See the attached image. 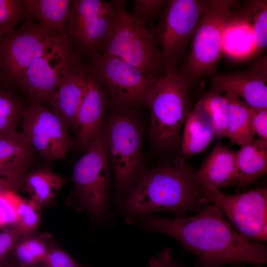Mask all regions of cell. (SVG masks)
I'll use <instances>...</instances> for the list:
<instances>
[{
    "instance_id": "cell-1",
    "label": "cell",
    "mask_w": 267,
    "mask_h": 267,
    "mask_svg": "<svg viewBox=\"0 0 267 267\" xmlns=\"http://www.w3.org/2000/svg\"><path fill=\"white\" fill-rule=\"evenodd\" d=\"M135 221L145 232L163 233L176 238L196 256L198 267L245 263L262 266L267 263V247L239 233L213 204L191 217L167 219L147 214Z\"/></svg>"
},
{
    "instance_id": "cell-2",
    "label": "cell",
    "mask_w": 267,
    "mask_h": 267,
    "mask_svg": "<svg viewBox=\"0 0 267 267\" xmlns=\"http://www.w3.org/2000/svg\"><path fill=\"white\" fill-rule=\"evenodd\" d=\"M187 166H164L147 170L128 196L119 204L116 214L131 223L139 216L168 211L176 218L189 211L200 212L208 206Z\"/></svg>"
},
{
    "instance_id": "cell-3",
    "label": "cell",
    "mask_w": 267,
    "mask_h": 267,
    "mask_svg": "<svg viewBox=\"0 0 267 267\" xmlns=\"http://www.w3.org/2000/svg\"><path fill=\"white\" fill-rule=\"evenodd\" d=\"M189 89L177 68L155 78L146 105L150 114V138L158 149L170 150L180 144V130L190 111Z\"/></svg>"
},
{
    "instance_id": "cell-4",
    "label": "cell",
    "mask_w": 267,
    "mask_h": 267,
    "mask_svg": "<svg viewBox=\"0 0 267 267\" xmlns=\"http://www.w3.org/2000/svg\"><path fill=\"white\" fill-rule=\"evenodd\" d=\"M112 1L115 17L99 52L116 57L150 77L163 74L161 52L150 30L131 17L125 0Z\"/></svg>"
},
{
    "instance_id": "cell-5",
    "label": "cell",
    "mask_w": 267,
    "mask_h": 267,
    "mask_svg": "<svg viewBox=\"0 0 267 267\" xmlns=\"http://www.w3.org/2000/svg\"><path fill=\"white\" fill-rule=\"evenodd\" d=\"M237 1L208 0L192 37L189 53L178 72L190 88L199 79L215 75L222 51L226 27L233 17Z\"/></svg>"
},
{
    "instance_id": "cell-6",
    "label": "cell",
    "mask_w": 267,
    "mask_h": 267,
    "mask_svg": "<svg viewBox=\"0 0 267 267\" xmlns=\"http://www.w3.org/2000/svg\"><path fill=\"white\" fill-rule=\"evenodd\" d=\"M109 156L104 130L76 163L73 172L74 206L85 210L97 222L109 216Z\"/></svg>"
},
{
    "instance_id": "cell-7",
    "label": "cell",
    "mask_w": 267,
    "mask_h": 267,
    "mask_svg": "<svg viewBox=\"0 0 267 267\" xmlns=\"http://www.w3.org/2000/svg\"><path fill=\"white\" fill-rule=\"evenodd\" d=\"M125 111L118 110L111 117L107 130H104L115 180L114 200L119 204L147 171L142 162L140 131Z\"/></svg>"
},
{
    "instance_id": "cell-8",
    "label": "cell",
    "mask_w": 267,
    "mask_h": 267,
    "mask_svg": "<svg viewBox=\"0 0 267 267\" xmlns=\"http://www.w3.org/2000/svg\"><path fill=\"white\" fill-rule=\"evenodd\" d=\"M69 39L25 15L18 28L0 37V78L15 84L34 61Z\"/></svg>"
},
{
    "instance_id": "cell-9",
    "label": "cell",
    "mask_w": 267,
    "mask_h": 267,
    "mask_svg": "<svg viewBox=\"0 0 267 267\" xmlns=\"http://www.w3.org/2000/svg\"><path fill=\"white\" fill-rule=\"evenodd\" d=\"M208 0H167L157 25L150 30L161 52L165 71L177 68Z\"/></svg>"
},
{
    "instance_id": "cell-10",
    "label": "cell",
    "mask_w": 267,
    "mask_h": 267,
    "mask_svg": "<svg viewBox=\"0 0 267 267\" xmlns=\"http://www.w3.org/2000/svg\"><path fill=\"white\" fill-rule=\"evenodd\" d=\"M89 68L118 110L144 104L156 78L115 56L97 52L89 57Z\"/></svg>"
},
{
    "instance_id": "cell-11",
    "label": "cell",
    "mask_w": 267,
    "mask_h": 267,
    "mask_svg": "<svg viewBox=\"0 0 267 267\" xmlns=\"http://www.w3.org/2000/svg\"><path fill=\"white\" fill-rule=\"evenodd\" d=\"M208 203L217 206L233 228L249 240H267V189L256 188L234 195L200 189Z\"/></svg>"
},
{
    "instance_id": "cell-12",
    "label": "cell",
    "mask_w": 267,
    "mask_h": 267,
    "mask_svg": "<svg viewBox=\"0 0 267 267\" xmlns=\"http://www.w3.org/2000/svg\"><path fill=\"white\" fill-rule=\"evenodd\" d=\"M115 15L112 1L71 0L67 33L74 48L81 55L88 57L99 52Z\"/></svg>"
},
{
    "instance_id": "cell-13",
    "label": "cell",
    "mask_w": 267,
    "mask_h": 267,
    "mask_svg": "<svg viewBox=\"0 0 267 267\" xmlns=\"http://www.w3.org/2000/svg\"><path fill=\"white\" fill-rule=\"evenodd\" d=\"M23 134L34 150L49 163L65 158L75 146L68 128L50 108L37 103L24 106L20 116Z\"/></svg>"
},
{
    "instance_id": "cell-14",
    "label": "cell",
    "mask_w": 267,
    "mask_h": 267,
    "mask_svg": "<svg viewBox=\"0 0 267 267\" xmlns=\"http://www.w3.org/2000/svg\"><path fill=\"white\" fill-rule=\"evenodd\" d=\"M81 56L69 39L34 61L14 85L26 94L30 103L48 102L56 93L65 73Z\"/></svg>"
},
{
    "instance_id": "cell-15",
    "label": "cell",
    "mask_w": 267,
    "mask_h": 267,
    "mask_svg": "<svg viewBox=\"0 0 267 267\" xmlns=\"http://www.w3.org/2000/svg\"><path fill=\"white\" fill-rule=\"evenodd\" d=\"M267 71L266 56L249 70L213 75L212 90L242 98L252 108H267Z\"/></svg>"
},
{
    "instance_id": "cell-16",
    "label": "cell",
    "mask_w": 267,
    "mask_h": 267,
    "mask_svg": "<svg viewBox=\"0 0 267 267\" xmlns=\"http://www.w3.org/2000/svg\"><path fill=\"white\" fill-rule=\"evenodd\" d=\"M84 95L77 116L78 133L76 148L87 150L103 130L105 107L108 101L106 93L89 67Z\"/></svg>"
},
{
    "instance_id": "cell-17",
    "label": "cell",
    "mask_w": 267,
    "mask_h": 267,
    "mask_svg": "<svg viewBox=\"0 0 267 267\" xmlns=\"http://www.w3.org/2000/svg\"><path fill=\"white\" fill-rule=\"evenodd\" d=\"M88 65L77 58L64 74L57 90L48 102L50 109L67 127L78 130L77 116L84 95Z\"/></svg>"
},
{
    "instance_id": "cell-18",
    "label": "cell",
    "mask_w": 267,
    "mask_h": 267,
    "mask_svg": "<svg viewBox=\"0 0 267 267\" xmlns=\"http://www.w3.org/2000/svg\"><path fill=\"white\" fill-rule=\"evenodd\" d=\"M193 178L200 189L207 191L236 184L237 151L217 143L199 170L194 172Z\"/></svg>"
},
{
    "instance_id": "cell-19",
    "label": "cell",
    "mask_w": 267,
    "mask_h": 267,
    "mask_svg": "<svg viewBox=\"0 0 267 267\" xmlns=\"http://www.w3.org/2000/svg\"><path fill=\"white\" fill-rule=\"evenodd\" d=\"M183 125L180 150L186 157L204 151L216 136L210 117L196 104L187 114Z\"/></svg>"
},
{
    "instance_id": "cell-20",
    "label": "cell",
    "mask_w": 267,
    "mask_h": 267,
    "mask_svg": "<svg viewBox=\"0 0 267 267\" xmlns=\"http://www.w3.org/2000/svg\"><path fill=\"white\" fill-rule=\"evenodd\" d=\"M35 150L22 133L0 136V174L28 171Z\"/></svg>"
},
{
    "instance_id": "cell-21",
    "label": "cell",
    "mask_w": 267,
    "mask_h": 267,
    "mask_svg": "<svg viewBox=\"0 0 267 267\" xmlns=\"http://www.w3.org/2000/svg\"><path fill=\"white\" fill-rule=\"evenodd\" d=\"M71 2L69 0H22L25 16L63 36H68L67 18Z\"/></svg>"
},
{
    "instance_id": "cell-22",
    "label": "cell",
    "mask_w": 267,
    "mask_h": 267,
    "mask_svg": "<svg viewBox=\"0 0 267 267\" xmlns=\"http://www.w3.org/2000/svg\"><path fill=\"white\" fill-rule=\"evenodd\" d=\"M267 170V140L259 139L237 151V187L240 190Z\"/></svg>"
},
{
    "instance_id": "cell-23",
    "label": "cell",
    "mask_w": 267,
    "mask_h": 267,
    "mask_svg": "<svg viewBox=\"0 0 267 267\" xmlns=\"http://www.w3.org/2000/svg\"><path fill=\"white\" fill-rule=\"evenodd\" d=\"M222 51L234 58L255 53L252 32L243 11H235L227 24L223 35Z\"/></svg>"
},
{
    "instance_id": "cell-24",
    "label": "cell",
    "mask_w": 267,
    "mask_h": 267,
    "mask_svg": "<svg viewBox=\"0 0 267 267\" xmlns=\"http://www.w3.org/2000/svg\"><path fill=\"white\" fill-rule=\"evenodd\" d=\"M224 95L228 109L226 137L241 147L253 143L255 140L250 125V107L237 96L225 93Z\"/></svg>"
},
{
    "instance_id": "cell-25",
    "label": "cell",
    "mask_w": 267,
    "mask_h": 267,
    "mask_svg": "<svg viewBox=\"0 0 267 267\" xmlns=\"http://www.w3.org/2000/svg\"><path fill=\"white\" fill-rule=\"evenodd\" d=\"M67 181L66 178L48 168L38 169L27 173L22 190L42 207L51 202Z\"/></svg>"
},
{
    "instance_id": "cell-26",
    "label": "cell",
    "mask_w": 267,
    "mask_h": 267,
    "mask_svg": "<svg viewBox=\"0 0 267 267\" xmlns=\"http://www.w3.org/2000/svg\"><path fill=\"white\" fill-rule=\"evenodd\" d=\"M49 236L31 234L21 237L12 250L20 267H35L44 260L50 245Z\"/></svg>"
},
{
    "instance_id": "cell-27",
    "label": "cell",
    "mask_w": 267,
    "mask_h": 267,
    "mask_svg": "<svg viewBox=\"0 0 267 267\" xmlns=\"http://www.w3.org/2000/svg\"><path fill=\"white\" fill-rule=\"evenodd\" d=\"M242 11L252 32L255 53L265 50L267 45V1H248Z\"/></svg>"
},
{
    "instance_id": "cell-28",
    "label": "cell",
    "mask_w": 267,
    "mask_h": 267,
    "mask_svg": "<svg viewBox=\"0 0 267 267\" xmlns=\"http://www.w3.org/2000/svg\"><path fill=\"white\" fill-rule=\"evenodd\" d=\"M210 117L216 133L221 138L227 137L228 109L226 99L223 95L211 90L197 103Z\"/></svg>"
},
{
    "instance_id": "cell-29",
    "label": "cell",
    "mask_w": 267,
    "mask_h": 267,
    "mask_svg": "<svg viewBox=\"0 0 267 267\" xmlns=\"http://www.w3.org/2000/svg\"><path fill=\"white\" fill-rule=\"evenodd\" d=\"M23 107L12 93L0 87V136L16 132Z\"/></svg>"
},
{
    "instance_id": "cell-30",
    "label": "cell",
    "mask_w": 267,
    "mask_h": 267,
    "mask_svg": "<svg viewBox=\"0 0 267 267\" xmlns=\"http://www.w3.org/2000/svg\"><path fill=\"white\" fill-rule=\"evenodd\" d=\"M41 208L32 199L21 198L17 208L18 219L15 225L23 236L31 234L41 222Z\"/></svg>"
},
{
    "instance_id": "cell-31",
    "label": "cell",
    "mask_w": 267,
    "mask_h": 267,
    "mask_svg": "<svg viewBox=\"0 0 267 267\" xmlns=\"http://www.w3.org/2000/svg\"><path fill=\"white\" fill-rule=\"evenodd\" d=\"M25 15L22 0H0V37L14 29Z\"/></svg>"
},
{
    "instance_id": "cell-32",
    "label": "cell",
    "mask_w": 267,
    "mask_h": 267,
    "mask_svg": "<svg viewBox=\"0 0 267 267\" xmlns=\"http://www.w3.org/2000/svg\"><path fill=\"white\" fill-rule=\"evenodd\" d=\"M21 198L17 192L12 190L0 193V228L16 224L18 205Z\"/></svg>"
},
{
    "instance_id": "cell-33",
    "label": "cell",
    "mask_w": 267,
    "mask_h": 267,
    "mask_svg": "<svg viewBox=\"0 0 267 267\" xmlns=\"http://www.w3.org/2000/svg\"><path fill=\"white\" fill-rule=\"evenodd\" d=\"M167 0H134L131 17L136 21L146 26L153 18L162 13Z\"/></svg>"
},
{
    "instance_id": "cell-34",
    "label": "cell",
    "mask_w": 267,
    "mask_h": 267,
    "mask_svg": "<svg viewBox=\"0 0 267 267\" xmlns=\"http://www.w3.org/2000/svg\"><path fill=\"white\" fill-rule=\"evenodd\" d=\"M39 267H85L74 260L63 250L50 246Z\"/></svg>"
},
{
    "instance_id": "cell-35",
    "label": "cell",
    "mask_w": 267,
    "mask_h": 267,
    "mask_svg": "<svg viewBox=\"0 0 267 267\" xmlns=\"http://www.w3.org/2000/svg\"><path fill=\"white\" fill-rule=\"evenodd\" d=\"M250 121L255 135L260 139L267 140V108L250 107Z\"/></svg>"
},
{
    "instance_id": "cell-36",
    "label": "cell",
    "mask_w": 267,
    "mask_h": 267,
    "mask_svg": "<svg viewBox=\"0 0 267 267\" xmlns=\"http://www.w3.org/2000/svg\"><path fill=\"white\" fill-rule=\"evenodd\" d=\"M22 236L21 232L15 225L7 227L0 232V262Z\"/></svg>"
},
{
    "instance_id": "cell-37",
    "label": "cell",
    "mask_w": 267,
    "mask_h": 267,
    "mask_svg": "<svg viewBox=\"0 0 267 267\" xmlns=\"http://www.w3.org/2000/svg\"><path fill=\"white\" fill-rule=\"evenodd\" d=\"M28 171L0 174V193L6 190L18 192L22 190Z\"/></svg>"
},
{
    "instance_id": "cell-38",
    "label": "cell",
    "mask_w": 267,
    "mask_h": 267,
    "mask_svg": "<svg viewBox=\"0 0 267 267\" xmlns=\"http://www.w3.org/2000/svg\"><path fill=\"white\" fill-rule=\"evenodd\" d=\"M149 267H183L176 261L170 248L166 247L149 261Z\"/></svg>"
},
{
    "instance_id": "cell-39",
    "label": "cell",
    "mask_w": 267,
    "mask_h": 267,
    "mask_svg": "<svg viewBox=\"0 0 267 267\" xmlns=\"http://www.w3.org/2000/svg\"><path fill=\"white\" fill-rule=\"evenodd\" d=\"M244 264H232L230 267H246L244 265ZM258 265L256 266V267H257Z\"/></svg>"
},
{
    "instance_id": "cell-40",
    "label": "cell",
    "mask_w": 267,
    "mask_h": 267,
    "mask_svg": "<svg viewBox=\"0 0 267 267\" xmlns=\"http://www.w3.org/2000/svg\"><path fill=\"white\" fill-rule=\"evenodd\" d=\"M2 260L0 262V267H12L8 264L3 262Z\"/></svg>"
},
{
    "instance_id": "cell-41",
    "label": "cell",
    "mask_w": 267,
    "mask_h": 267,
    "mask_svg": "<svg viewBox=\"0 0 267 267\" xmlns=\"http://www.w3.org/2000/svg\"><path fill=\"white\" fill-rule=\"evenodd\" d=\"M16 267H19V266H17ZM39 267V266H37V267Z\"/></svg>"
},
{
    "instance_id": "cell-42",
    "label": "cell",
    "mask_w": 267,
    "mask_h": 267,
    "mask_svg": "<svg viewBox=\"0 0 267 267\" xmlns=\"http://www.w3.org/2000/svg\"><path fill=\"white\" fill-rule=\"evenodd\" d=\"M261 266H258L257 267H261Z\"/></svg>"
}]
</instances>
